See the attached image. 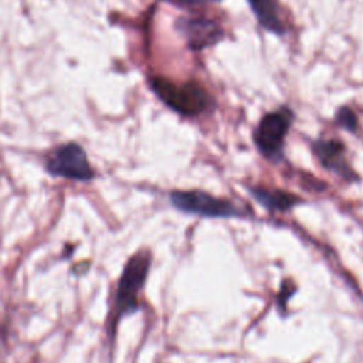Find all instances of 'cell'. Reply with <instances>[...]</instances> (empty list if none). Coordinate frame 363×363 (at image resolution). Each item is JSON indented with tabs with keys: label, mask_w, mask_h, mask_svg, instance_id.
Masks as SVG:
<instances>
[{
	"label": "cell",
	"mask_w": 363,
	"mask_h": 363,
	"mask_svg": "<svg viewBox=\"0 0 363 363\" xmlns=\"http://www.w3.org/2000/svg\"><path fill=\"white\" fill-rule=\"evenodd\" d=\"M170 203L174 208L203 217H244L245 210L227 199L214 197L201 190H173Z\"/></svg>",
	"instance_id": "3957f363"
},
{
	"label": "cell",
	"mask_w": 363,
	"mask_h": 363,
	"mask_svg": "<svg viewBox=\"0 0 363 363\" xmlns=\"http://www.w3.org/2000/svg\"><path fill=\"white\" fill-rule=\"evenodd\" d=\"M45 169L52 176L77 182H89L95 177V172L88 162L85 150L75 142L55 147L47 156Z\"/></svg>",
	"instance_id": "277c9868"
},
{
	"label": "cell",
	"mask_w": 363,
	"mask_h": 363,
	"mask_svg": "<svg viewBox=\"0 0 363 363\" xmlns=\"http://www.w3.org/2000/svg\"><path fill=\"white\" fill-rule=\"evenodd\" d=\"M251 194L265 208L272 211H288L301 203V199L289 191L268 187H252Z\"/></svg>",
	"instance_id": "ba28073f"
},
{
	"label": "cell",
	"mask_w": 363,
	"mask_h": 363,
	"mask_svg": "<svg viewBox=\"0 0 363 363\" xmlns=\"http://www.w3.org/2000/svg\"><path fill=\"white\" fill-rule=\"evenodd\" d=\"M150 88L166 106L183 116H197L211 104L207 91L194 81L173 82L163 77H152Z\"/></svg>",
	"instance_id": "7a4b0ae2"
},
{
	"label": "cell",
	"mask_w": 363,
	"mask_h": 363,
	"mask_svg": "<svg viewBox=\"0 0 363 363\" xmlns=\"http://www.w3.org/2000/svg\"><path fill=\"white\" fill-rule=\"evenodd\" d=\"M177 28L187 40L191 50H203L223 38V28L204 17H187L177 20Z\"/></svg>",
	"instance_id": "8992f818"
},
{
	"label": "cell",
	"mask_w": 363,
	"mask_h": 363,
	"mask_svg": "<svg viewBox=\"0 0 363 363\" xmlns=\"http://www.w3.org/2000/svg\"><path fill=\"white\" fill-rule=\"evenodd\" d=\"M213 1H218V0H213Z\"/></svg>",
	"instance_id": "7c38bea8"
},
{
	"label": "cell",
	"mask_w": 363,
	"mask_h": 363,
	"mask_svg": "<svg viewBox=\"0 0 363 363\" xmlns=\"http://www.w3.org/2000/svg\"><path fill=\"white\" fill-rule=\"evenodd\" d=\"M336 123L346 129L347 132H356L357 129V116L354 115V112L347 108V106H342L337 112H336Z\"/></svg>",
	"instance_id": "30bf717a"
},
{
	"label": "cell",
	"mask_w": 363,
	"mask_h": 363,
	"mask_svg": "<svg viewBox=\"0 0 363 363\" xmlns=\"http://www.w3.org/2000/svg\"><path fill=\"white\" fill-rule=\"evenodd\" d=\"M315 156L319 159L320 164L346 179L347 182L356 180L357 174L347 164L345 157V145L337 139H318L313 143Z\"/></svg>",
	"instance_id": "52a82bcc"
},
{
	"label": "cell",
	"mask_w": 363,
	"mask_h": 363,
	"mask_svg": "<svg viewBox=\"0 0 363 363\" xmlns=\"http://www.w3.org/2000/svg\"><path fill=\"white\" fill-rule=\"evenodd\" d=\"M258 23L268 31L282 35L285 24L281 18L278 0H248Z\"/></svg>",
	"instance_id": "9c48e42d"
},
{
	"label": "cell",
	"mask_w": 363,
	"mask_h": 363,
	"mask_svg": "<svg viewBox=\"0 0 363 363\" xmlns=\"http://www.w3.org/2000/svg\"><path fill=\"white\" fill-rule=\"evenodd\" d=\"M152 262L149 250L136 251L125 264L118 279L112 308L109 311L106 328L111 342L115 340L116 329L122 318L140 309V292L145 286Z\"/></svg>",
	"instance_id": "6da1fadb"
},
{
	"label": "cell",
	"mask_w": 363,
	"mask_h": 363,
	"mask_svg": "<svg viewBox=\"0 0 363 363\" xmlns=\"http://www.w3.org/2000/svg\"><path fill=\"white\" fill-rule=\"evenodd\" d=\"M292 122V112L288 108H281L265 113L254 132V143L258 150L271 160L282 157L285 136Z\"/></svg>",
	"instance_id": "5b68a950"
},
{
	"label": "cell",
	"mask_w": 363,
	"mask_h": 363,
	"mask_svg": "<svg viewBox=\"0 0 363 363\" xmlns=\"http://www.w3.org/2000/svg\"><path fill=\"white\" fill-rule=\"evenodd\" d=\"M167 1H172L182 7H193V6H199L203 3V0H167Z\"/></svg>",
	"instance_id": "8fae6325"
}]
</instances>
